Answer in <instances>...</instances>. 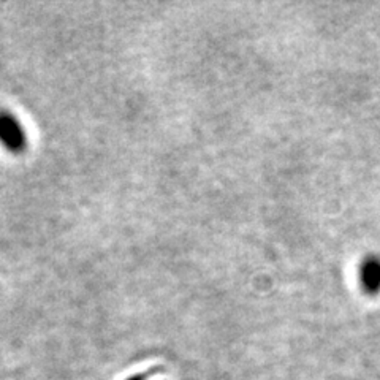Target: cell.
I'll return each mask as SVG.
<instances>
[{
    "label": "cell",
    "instance_id": "1",
    "mask_svg": "<svg viewBox=\"0 0 380 380\" xmlns=\"http://www.w3.org/2000/svg\"><path fill=\"white\" fill-rule=\"evenodd\" d=\"M0 140L10 149H18L23 146V133H21L19 126L5 114L0 116Z\"/></svg>",
    "mask_w": 380,
    "mask_h": 380
}]
</instances>
